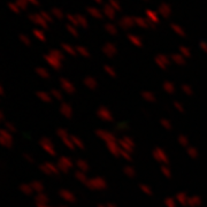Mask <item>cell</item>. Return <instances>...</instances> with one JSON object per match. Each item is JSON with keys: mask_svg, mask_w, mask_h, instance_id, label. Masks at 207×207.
I'll return each instance as SVG.
<instances>
[{"mask_svg": "<svg viewBox=\"0 0 207 207\" xmlns=\"http://www.w3.org/2000/svg\"><path fill=\"white\" fill-rule=\"evenodd\" d=\"M98 4H102V0H96Z\"/></svg>", "mask_w": 207, "mask_h": 207, "instance_id": "cell-17", "label": "cell"}, {"mask_svg": "<svg viewBox=\"0 0 207 207\" xmlns=\"http://www.w3.org/2000/svg\"><path fill=\"white\" fill-rule=\"evenodd\" d=\"M28 0H16L15 1V4H16V6L18 7V8H22V9H26L28 6Z\"/></svg>", "mask_w": 207, "mask_h": 207, "instance_id": "cell-4", "label": "cell"}, {"mask_svg": "<svg viewBox=\"0 0 207 207\" xmlns=\"http://www.w3.org/2000/svg\"><path fill=\"white\" fill-rule=\"evenodd\" d=\"M31 20H33L35 22H37L38 24H41V26H44V27H46V24H45V22H44V20L41 18V15H30L29 16Z\"/></svg>", "mask_w": 207, "mask_h": 207, "instance_id": "cell-3", "label": "cell"}, {"mask_svg": "<svg viewBox=\"0 0 207 207\" xmlns=\"http://www.w3.org/2000/svg\"><path fill=\"white\" fill-rule=\"evenodd\" d=\"M146 14H147V16H149V17H151L152 20H154L155 22L158 21V16L155 15V13H153L152 11H146Z\"/></svg>", "mask_w": 207, "mask_h": 207, "instance_id": "cell-9", "label": "cell"}, {"mask_svg": "<svg viewBox=\"0 0 207 207\" xmlns=\"http://www.w3.org/2000/svg\"><path fill=\"white\" fill-rule=\"evenodd\" d=\"M68 18L70 20V21H71V22H74L75 24H77V23H76V20H75V17H74V16H71V15H68Z\"/></svg>", "mask_w": 207, "mask_h": 207, "instance_id": "cell-14", "label": "cell"}, {"mask_svg": "<svg viewBox=\"0 0 207 207\" xmlns=\"http://www.w3.org/2000/svg\"><path fill=\"white\" fill-rule=\"evenodd\" d=\"M108 4H110L113 8L117 9V11H121V6H120L119 1H116V0H108Z\"/></svg>", "mask_w": 207, "mask_h": 207, "instance_id": "cell-7", "label": "cell"}, {"mask_svg": "<svg viewBox=\"0 0 207 207\" xmlns=\"http://www.w3.org/2000/svg\"><path fill=\"white\" fill-rule=\"evenodd\" d=\"M87 12L91 13L93 16H97V17H101L102 14L100 13V11H98L97 8H93V7H87Z\"/></svg>", "mask_w": 207, "mask_h": 207, "instance_id": "cell-5", "label": "cell"}, {"mask_svg": "<svg viewBox=\"0 0 207 207\" xmlns=\"http://www.w3.org/2000/svg\"><path fill=\"white\" fill-rule=\"evenodd\" d=\"M104 12L107 14L110 18H114V17H115V11H114V8L110 6V4H107V5L104 6Z\"/></svg>", "mask_w": 207, "mask_h": 207, "instance_id": "cell-2", "label": "cell"}, {"mask_svg": "<svg viewBox=\"0 0 207 207\" xmlns=\"http://www.w3.org/2000/svg\"><path fill=\"white\" fill-rule=\"evenodd\" d=\"M135 21H136V22H138L140 26H145V23H144V21H143L142 18H138V17H136V18H135Z\"/></svg>", "mask_w": 207, "mask_h": 207, "instance_id": "cell-13", "label": "cell"}, {"mask_svg": "<svg viewBox=\"0 0 207 207\" xmlns=\"http://www.w3.org/2000/svg\"><path fill=\"white\" fill-rule=\"evenodd\" d=\"M8 7L13 11V12H15V13H20V9H18V7L16 6V4L15 2H8Z\"/></svg>", "mask_w": 207, "mask_h": 207, "instance_id": "cell-8", "label": "cell"}, {"mask_svg": "<svg viewBox=\"0 0 207 207\" xmlns=\"http://www.w3.org/2000/svg\"><path fill=\"white\" fill-rule=\"evenodd\" d=\"M41 16H43L44 18H46L47 21H51V20H52V18H51V16H50V15H48L47 13H45V12H41Z\"/></svg>", "mask_w": 207, "mask_h": 207, "instance_id": "cell-12", "label": "cell"}, {"mask_svg": "<svg viewBox=\"0 0 207 207\" xmlns=\"http://www.w3.org/2000/svg\"><path fill=\"white\" fill-rule=\"evenodd\" d=\"M107 29H110V31H113V30H114V28L112 27V26H110V24H108V26H107Z\"/></svg>", "mask_w": 207, "mask_h": 207, "instance_id": "cell-16", "label": "cell"}, {"mask_svg": "<svg viewBox=\"0 0 207 207\" xmlns=\"http://www.w3.org/2000/svg\"><path fill=\"white\" fill-rule=\"evenodd\" d=\"M76 18H77V21H80V22L82 23V24H83V26H84V27L86 26V21H85V18L83 17L82 15H80V14H77V15H76Z\"/></svg>", "mask_w": 207, "mask_h": 207, "instance_id": "cell-11", "label": "cell"}, {"mask_svg": "<svg viewBox=\"0 0 207 207\" xmlns=\"http://www.w3.org/2000/svg\"><path fill=\"white\" fill-rule=\"evenodd\" d=\"M52 13L54 14L55 16H58V17H60V18H61V17L63 16V15H62V12H61L60 9H58V8H53V9H52Z\"/></svg>", "mask_w": 207, "mask_h": 207, "instance_id": "cell-10", "label": "cell"}, {"mask_svg": "<svg viewBox=\"0 0 207 207\" xmlns=\"http://www.w3.org/2000/svg\"><path fill=\"white\" fill-rule=\"evenodd\" d=\"M159 12L162 14L164 16L168 17V16H169V14H170V12H171V9H170V6H169L168 4H166V2L161 4V5L159 6Z\"/></svg>", "mask_w": 207, "mask_h": 207, "instance_id": "cell-1", "label": "cell"}, {"mask_svg": "<svg viewBox=\"0 0 207 207\" xmlns=\"http://www.w3.org/2000/svg\"><path fill=\"white\" fill-rule=\"evenodd\" d=\"M28 1H29V2H32V4H33V5H36V6H38V5H39V1H38V0H28Z\"/></svg>", "mask_w": 207, "mask_h": 207, "instance_id": "cell-15", "label": "cell"}, {"mask_svg": "<svg viewBox=\"0 0 207 207\" xmlns=\"http://www.w3.org/2000/svg\"><path fill=\"white\" fill-rule=\"evenodd\" d=\"M132 21H134V20H132L131 17H123V18L120 21V23H121V26H123V27L125 26V27H127V26H131V24H132Z\"/></svg>", "mask_w": 207, "mask_h": 207, "instance_id": "cell-6", "label": "cell"}]
</instances>
